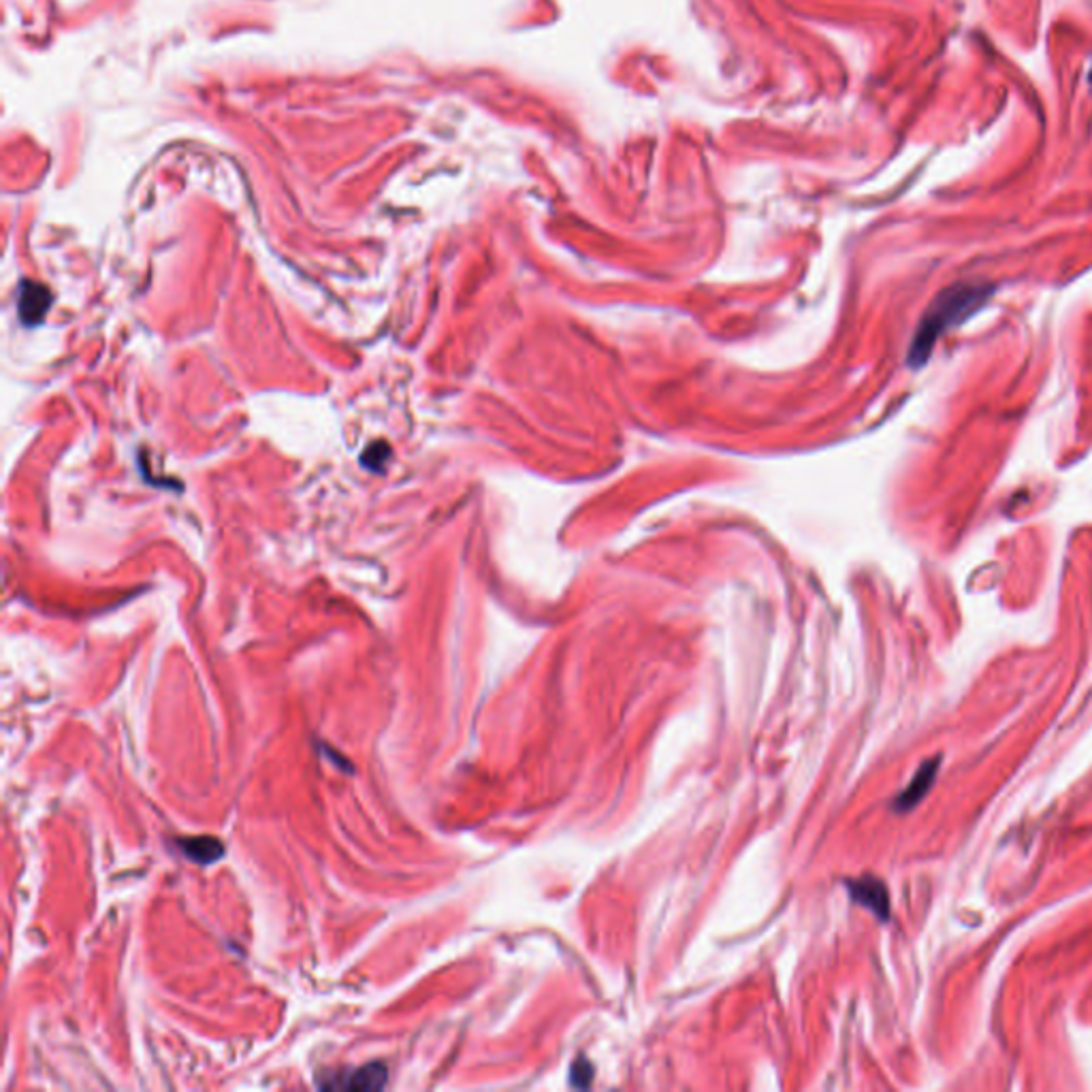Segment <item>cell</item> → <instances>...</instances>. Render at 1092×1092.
Segmentation results:
<instances>
[{"label": "cell", "instance_id": "1", "mask_svg": "<svg viewBox=\"0 0 1092 1092\" xmlns=\"http://www.w3.org/2000/svg\"><path fill=\"white\" fill-rule=\"evenodd\" d=\"M993 295V286L988 284H954L945 288L941 295L932 301V306L922 319L914 344H911L909 363L911 365H924L930 357L934 344H937L939 335H943L954 324L962 322L964 319L973 317V314L984 306V303Z\"/></svg>", "mask_w": 1092, "mask_h": 1092}, {"label": "cell", "instance_id": "5", "mask_svg": "<svg viewBox=\"0 0 1092 1092\" xmlns=\"http://www.w3.org/2000/svg\"><path fill=\"white\" fill-rule=\"evenodd\" d=\"M937 767H939V760H932V762L924 764V767H922V769L918 771L916 779L911 781L907 790L896 798L894 807H896L898 810L914 809V807L922 801V798L926 796V792L930 790V785H932V781H934V776H937Z\"/></svg>", "mask_w": 1092, "mask_h": 1092}, {"label": "cell", "instance_id": "7", "mask_svg": "<svg viewBox=\"0 0 1092 1092\" xmlns=\"http://www.w3.org/2000/svg\"><path fill=\"white\" fill-rule=\"evenodd\" d=\"M389 459H391V448H389L385 442H376V444H371V446L365 450L363 466L369 468V470H374V471H376V470L380 471L382 468H385V464H387Z\"/></svg>", "mask_w": 1092, "mask_h": 1092}, {"label": "cell", "instance_id": "3", "mask_svg": "<svg viewBox=\"0 0 1092 1092\" xmlns=\"http://www.w3.org/2000/svg\"><path fill=\"white\" fill-rule=\"evenodd\" d=\"M847 887L855 903L871 909L880 920L890 918V894H887L884 882L875 880V877H862V880L849 882Z\"/></svg>", "mask_w": 1092, "mask_h": 1092}, {"label": "cell", "instance_id": "2", "mask_svg": "<svg viewBox=\"0 0 1092 1092\" xmlns=\"http://www.w3.org/2000/svg\"><path fill=\"white\" fill-rule=\"evenodd\" d=\"M387 1084L385 1065H365L353 1072L326 1075L320 1088H346V1090H378Z\"/></svg>", "mask_w": 1092, "mask_h": 1092}, {"label": "cell", "instance_id": "8", "mask_svg": "<svg viewBox=\"0 0 1092 1092\" xmlns=\"http://www.w3.org/2000/svg\"><path fill=\"white\" fill-rule=\"evenodd\" d=\"M570 1082L577 1088H587L593 1082V1067L587 1061H577L570 1072Z\"/></svg>", "mask_w": 1092, "mask_h": 1092}, {"label": "cell", "instance_id": "6", "mask_svg": "<svg viewBox=\"0 0 1092 1092\" xmlns=\"http://www.w3.org/2000/svg\"><path fill=\"white\" fill-rule=\"evenodd\" d=\"M179 847L188 860L197 864H211L220 860L224 855V846L218 839L211 837H197V839H184L179 841Z\"/></svg>", "mask_w": 1092, "mask_h": 1092}, {"label": "cell", "instance_id": "4", "mask_svg": "<svg viewBox=\"0 0 1092 1092\" xmlns=\"http://www.w3.org/2000/svg\"><path fill=\"white\" fill-rule=\"evenodd\" d=\"M52 306L50 290L43 284L24 280L18 290V310L24 324H39Z\"/></svg>", "mask_w": 1092, "mask_h": 1092}]
</instances>
